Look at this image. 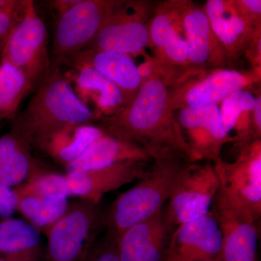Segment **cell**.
I'll list each match as a JSON object with an SVG mask.
<instances>
[{
  "instance_id": "ffe728a7",
  "label": "cell",
  "mask_w": 261,
  "mask_h": 261,
  "mask_svg": "<svg viewBox=\"0 0 261 261\" xmlns=\"http://www.w3.org/2000/svg\"><path fill=\"white\" fill-rule=\"evenodd\" d=\"M182 17L189 61L195 65L205 64L212 58L217 42L205 10L191 7Z\"/></svg>"
},
{
  "instance_id": "277c9868",
  "label": "cell",
  "mask_w": 261,
  "mask_h": 261,
  "mask_svg": "<svg viewBox=\"0 0 261 261\" xmlns=\"http://www.w3.org/2000/svg\"><path fill=\"white\" fill-rule=\"evenodd\" d=\"M103 226L99 204L80 200L68 210L46 235L48 261H84L94 248Z\"/></svg>"
},
{
  "instance_id": "836d02e7",
  "label": "cell",
  "mask_w": 261,
  "mask_h": 261,
  "mask_svg": "<svg viewBox=\"0 0 261 261\" xmlns=\"http://www.w3.org/2000/svg\"><path fill=\"white\" fill-rule=\"evenodd\" d=\"M211 261H219V260H211Z\"/></svg>"
},
{
  "instance_id": "5b68a950",
  "label": "cell",
  "mask_w": 261,
  "mask_h": 261,
  "mask_svg": "<svg viewBox=\"0 0 261 261\" xmlns=\"http://www.w3.org/2000/svg\"><path fill=\"white\" fill-rule=\"evenodd\" d=\"M121 1L80 0L58 17L53 33L51 67L61 66L92 42Z\"/></svg>"
},
{
  "instance_id": "8992f818",
  "label": "cell",
  "mask_w": 261,
  "mask_h": 261,
  "mask_svg": "<svg viewBox=\"0 0 261 261\" xmlns=\"http://www.w3.org/2000/svg\"><path fill=\"white\" fill-rule=\"evenodd\" d=\"M47 45L45 23L38 14L34 2L28 0L23 16L5 44L1 60L21 70L34 89L37 88L51 68Z\"/></svg>"
},
{
  "instance_id": "f546056e",
  "label": "cell",
  "mask_w": 261,
  "mask_h": 261,
  "mask_svg": "<svg viewBox=\"0 0 261 261\" xmlns=\"http://www.w3.org/2000/svg\"><path fill=\"white\" fill-rule=\"evenodd\" d=\"M240 4L247 13L253 15H260V0H243V1L240 2Z\"/></svg>"
},
{
  "instance_id": "3957f363",
  "label": "cell",
  "mask_w": 261,
  "mask_h": 261,
  "mask_svg": "<svg viewBox=\"0 0 261 261\" xmlns=\"http://www.w3.org/2000/svg\"><path fill=\"white\" fill-rule=\"evenodd\" d=\"M180 158L154 160L152 169L128 191L121 194L103 213L106 239L116 243L128 228L153 216L169 200L184 165Z\"/></svg>"
},
{
  "instance_id": "d6986e66",
  "label": "cell",
  "mask_w": 261,
  "mask_h": 261,
  "mask_svg": "<svg viewBox=\"0 0 261 261\" xmlns=\"http://www.w3.org/2000/svg\"><path fill=\"white\" fill-rule=\"evenodd\" d=\"M247 78L237 70H219L192 86L185 94L187 107L216 105L247 85Z\"/></svg>"
},
{
  "instance_id": "83f0119b",
  "label": "cell",
  "mask_w": 261,
  "mask_h": 261,
  "mask_svg": "<svg viewBox=\"0 0 261 261\" xmlns=\"http://www.w3.org/2000/svg\"><path fill=\"white\" fill-rule=\"evenodd\" d=\"M84 261H120L116 245L106 238L102 245L94 247Z\"/></svg>"
},
{
  "instance_id": "6da1fadb",
  "label": "cell",
  "mask_w": 261,
  "mask_h": 261,
  "mask_svg": "<svg viewBox=\"0 0 261 261\" xmlns=\"http://www.w3.org/2000/svg\"><path fill=\"white\" fill-rule=\"evenodd\" d=\"M171 102L166 81L153 74L143 81L125 107L98 120L97 126L109 135L142 146L151 159H190L185 137L168 114Z\"/></svg>"
},
{
  "instance_id": "7a4b0ae2",
  "label": "cell",
  "mask_w": 261,
  "mask_h": 261,
  "mask_svg": "<svg viewBox=\"0 0 261 261\" xmlns=\"http://www.w3.org/2000/svg\"><path fill=\"white\" fill-rule=\"evenodd\" d=\"M97 118L75 93L61 66L51 67L11 129L32 143L41 136L70 124H93Z\"/></svg>"
},
{
  "instance_id": "7402d4cb",
  "label": "cell",
  "mask_w": 261,
  "mask_h": 261,
  "mask_svg": "<svg viewBox=\"0 0 261 261\" xmlns=\"http://www.w3.org/2000/svg\"><path fill=\"white\" fill-rule=\"evenodd\" d=\"M34 89L23 72L5 60H0V121L13 120L21 101Z\"/></svg>"
},
{
  "instance_id": "4dcf8cb0",
  "label": "cell",
  "mask_w": 261,
  "mask_h": 261,
  "mask_svg": "<svg viewBox=\"0 0 261 261\" xmlns=\"http://www.w3.org/2000/svg\"><path fill=\"white\" fill-rule=\"evenodd\" d=\"M255 114H254V123H255V129L260 135L261 129V97L260 96L256 98L255 103Z\"/></svg>"
},
{
  "instance_id": "d6a6232c",
  "label": "cell",
  "mask_w": 261,
  "mask_h": 261,
  "mask_svg": "<svg viewBox=\"0 0 261 261\" xmlns=\"http://www.w3.org/2000/svg\"><path fill=\"white\" fill-rule=\"evenodd\" d=\"M10 0H0V9L6 6L10 3Z\"/></svg>"
},
{
  "instance_id": "d4e9b609",
  "label": "cell",
  "mask_w": 261,
  "mask_h": 261,
  "mask_svg": "<svg viewBox=\"0 0 261 261\" xmlns=\"http://www.w3.org/2000/svg\"><path fill=\"white\" fill-rule=\"evenodd\" d=\"M28 0H10L0 9V56L13 29L23 16Z\"/></svg>"
},
{
  "instance_id": "e0dca14e",
  "label": "cell",
  "mask_w": 261,
  "mask_h": 261,
  "mask_svg": "<svg viewBox=\"0 0 261 261\" xmlns=\"http://www.w3.org/2000/svg\"><path fill=\"white\" fill-rule=\"evenodd\" d=\"M150 155L142 146L106 134L98 139L82 155L65 166L66 173L92 171L128 161L147 162Z\"/></svg>"
},
{
  "instance_id": "cb8c5ba5",
  "label": "cell",
  "mask_w": 261,
  "mask_h": 261,
  "mask_svg": "<svg viewBox=\"0 0 261 261\" xmlns=\"http://www.w3.org/2000/svg\"><path fill=\"white\" fill-rule=\"evenodd\" d=\"M256 98L245 89H239L223 100L221 111V121L226 133L235 128L242 113L254 110Z\"/></svg>"
},
{
  "instance_id": "603a6c76",
  "label": "cell",
  "mask_w": 261,
  "mask_h": 261,
  "mask_svg": "<svg viewBox=\"0 0 261 261\" xmlns=\"http://www.w3.org/2000/svg\"><path fill=\"white\" fill-rule=\"evenodd\" d=\"M30 147L20 149L0 161V181L10 188L22 185L42 170L31 154Z\"/></svg>"
},
{
  "instance_id": "2e32d148",
  "label": "cell",
  "mask_w": 261,
  "mask_h": 261,
  "mask_svg": "<svg viewBox=\"0 0 261 261\" xmlns=\"http://www.w3.org/2000/svg\"><path fill=\"white\" fill-rule=\"evenodd\" d=\"M106 134L94 123L67 125L41 136L33 142L32 147L65 166L78 159Z\"/></svg>"
},
{
  "instance_id": "ba28073f",
  "label": "cell",
  "mask_w": 261,
  "mask_h": 261,
  "mask_svg": "<svg viewBox=\"0 0 261 261\" xmlns=\"http://www.w3.org/2000/svg\"><path fill=\"white\" fill-rule=\"evenodd\" d=\"M214 168L228 202L257 222L261 216L260 141L244 145L234 163L218 159Z\"/></svg>"
},
{
  "instance_id": "1f68e13d",
  "label": "cell",
  "mask_w": 261,
  "mask_h": 261,
  "mask_svg": "<svg viewBox=\"0 0 261 261\" xmlns=\"http://www.w3.org/2000/svg\"><path fill=\"white\" fill-rule=\"evenodd\" d=\"M138 70L142 80L145 81L153 75L154 67L149 62H146L138 67Z\"/></svg>"
},
{
  "instance_id": "9a60e30c",
  "label": "cell",
  "mask_w": 261,
  "mask_h": 261,
  "mask_svg": "<svg viewBox=\"0 0 261 261\" xmlns=\"http://www.w3.org/2000/svg\"><path fill=\"white\" fill-rule=\"evenodd\" d=\"M62 65L69 68L91 67L100 72L121 89L126 105L135 97L143 82L138 67L130 57L114 51L83 50L68 58Z\"/></svg>"
},
{
  "instance_id": "4fadbf2b",
  "label": "cell",
  "mask_w": 261,
  "mask_h": 261,
  "mask_svg": "<svg viewBox=\"0 0 261 261\" xmlns=\"http://www.w3.org/2000/svg\"><path fill=\"white\" fill-rule=\"evenodd\" d=\"M170 229L165 210L126 230L115 243L120 261H165Z\"/></svg>"
},
{
  "instance_id": "484cf974",
  "label": "cell",
  "mask_w": 261,
  "mask_h": 261,
  "mask_svg": "<svg viewBox=\"0 0 261 261\" xmlns=\"http://www.w3.org/2000/svg\"><path fill=\"white\" fill-rule=\"evenodd\" d=\"M160 49H163L166 57L173 63L183 64L189 61L186 40L178 32L174 23L165 34Z\"/></svg>"
},
{
  "instance_id": "44dd1931",
  "label": "cell",
  "mask_w": 261,
  "mask_h": 261,
  "mask_svg": "<svg viewBox=\"0 0 261 261\" xmlns=\"http://www.w3.org/2000/svg\"><path fill=\"white\" fill-rule=\"evenodd\" d=\"M68 197L63 194L17 197V211L25 221L44 236L68 210Z\"/></svg>"
},
{
  "instance_id": "f1b7e54d",
  "label": "cell",
  "mask_w": 261,
  "mask_h": 261,
  "mask_svg": "<svg viewBox=\"0 0 261 261\" xmlns=\"http://www.w3.org/2000/svg\"><path fill=\"white\" fill-rule=\"evenodd\" d=\"M80 0H51L48 1L47 4L51 10L56 12L58 18L74 6Z\"/></svg>"
},
{
  "instance_id": "ac0fdd59",
  "label": "cell",
  "mask_w": 261,
  "mask_h": 261,
  "mask_svg": "<svg viewBox=\"0 0 261 261\" xmlns=\"http://www.w3.org/2000/svg\"><path fill=\"white\" fill-rule=\"evenodd\" d=\"M41 233L23 220L0 221V258L5 261H41Z\"/></svg>"
},
{
  "instance_id": "8fae6325",
  "label": "cell",
  "mask_w": 261,
  "mask_h": 261,
  "mask_svg": "<svg viewBox=\"0 0 261 261\" xmlns=\"http://www.w3.org/2000/svg\"><path fill=\"white\" fill-rule=\"evenodd\" d=\"M148 171L146 162L128 161L101 169L66 173L62 182L63 194L99 204L106 193L138 181Z\"/></svg>"
},
{
  "instance_id": "7c38bea8",
  "label": "cell",
  "mask_w": 261,
  "mask_h": 261,
  "mask_svg": "<svg viewBox=\"0 0 261 261\" xmlns=\"http://www.w3.org/2000/svg\"><path fill=\"white\" fill-rule=\"evenodd\" d=\"M222 238L211 214L180 225L170 238L165 261H211L219 259Z\"/></svg>"
},
{
  "instance_id": "9c48e42d",
  "label": "cell",
  "mask_w": 261,
  "mask_h": 261,
  "mask_svg": "<svg viewBox=\"0 0 261 261\" xmlns=\"http://www.w3.org/2000/svg\"><path fill=\"white\" fill-rule=\"evenodd\" d=\"M222 238L219 261H258L255 221L233 207L220 189L211 207Z\"/></svg>"
},
{
  "instance_id": "52a82bcc",
  "label": "cell",
  "mask_w": 261,
  "mask_h": 261,
  "mask_svg": "<svg viewBox=\"0 0 261 261\" xmlns=\"http://www.w3.org/2000/svg\"><path fill=\"white\" fill-rule=\"evenodd\" d=\"M219 187L214 166L185 163L176 178L165 210L170 229L209 214Z\"/></svg>"
},
{
  "instance_id": "4316f807",
  "label": "cell",
  "mask_w": 261,
  "mask_h": 261,
  "mask_svg": "<svg viewBox=\"0 0 261 261\" xmlns=\"http://www.w3.org/2000/svg\"><path fill=\"white\" fill-rule=\"evenodd\" d=\"M16 195L13 189L7 187L0 181V218L10 219L17 211Z\"/></svg>"
},
{
  "instance_id": "5bb4252c",
  "label": "cell",
  "mask_w": 261,
  "mask_h": 261,
  "mask_svg": "<svg viewBox=\"0 0 261 261\" xmlns=\"http://www.w3.org/2000/svg\"><path fill=\"white\" fill-rule=\"evenodd\" d=\"M65 73L80 100L90 111L94 108L97 121L126 106L121 89L98 70L87 66L71 67Z\"/></svg>"
},
{
  "instance_id": "30bf717a",
  "label": "cell",
  "mask_w": 261,
  "mask_h": 261,
  "mask_svg": "<svg viewBox=\"0 0 261 261\" xmlns=\"http://www.w3.org/2000/svg\"><path fill=\"white\" fill-rule=\"evenodd\" d=\"M132 9L130 3L120 2L84 50L114 51L130 56L145 49L149 42V29L137 7L134 11Z\"/></svg>"
}]
</instances>
